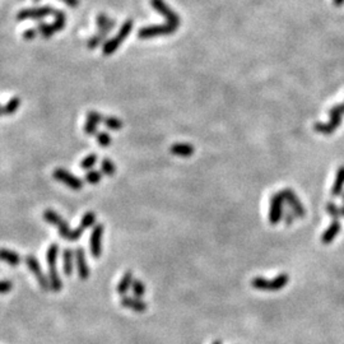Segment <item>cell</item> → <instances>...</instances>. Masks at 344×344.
I'll list each match as a JSON object with an SVG mask.
<instances>
[{
	"label": "cell",
	"instance_id": "1",
	"mask_svg": "<svg viewBox=\"0 0 344 344\" xmlns=\"http://www.w3.org/2000/svg\"><path fill=\"white\" fill-rule=\"evenodd\" d=\"M42 217H44V220L46 221V222L55 226V227H57L60 237H62L64 240H68V241L79 240V238L82 237L83 232L86 231V229H84L80 225L78 229H71L70 227H69L68 223L64 221V218H62L60 214H57L55 211H53V209H46V211H44Z\"/></svg>",
	"mask_w": 344,
	"mask_h": 344
},
{
	"label": "cell",
	"instance_id": "2",
	"mask_svg": "<svg viewBox=\"0 0 344 344\" xmlns=\"http://www.w3.org/2000/svg\"><path fill=\"white\" fill-rule=\"evenodd\" d=\"M60 247L57 243H51L46 251V261L49 265V281L54 292H60L62 288V281L57 272V258H59Z\"/></svg>",
	"mask_w": 344,
	"mask_h": 344
},
{
	"label": "cell",
	"instance_id": "3",
	"mask_svg": "<svg viewBox=\"0 0 344 344\" xmlns=\"http://www.w3.org/2000/svg\"><path fill=\"white\" fill-rule=\"evenodd\" d=\"M289 282V276L286 273H281L273 279H267L263 277H256L251 281V287L258 289V291L276 292L281 291Z\"/></svg>",
	"mask_w": 344,
	"mask_h": 344
},
{
	"label": "cell",
	"instance_id": "4",
	"mask_svg": "<svg viewBox=\"0 0 344 344\" xmlns=\"http://www.w3.org/2000/svg\"><path fill=\"white\" fill-rule=\"evenodd\" d=\"M133 26H134L133 19H126V21L122 23V26L120 27L117 35H115L113 39L107 40V41L105 42L104 49H102V54L106 55V57L113 55V54L120 48V45L125 41V39L130 35L131 31H133Z\"/></svg>",
	"mask_w": 344,
	"mask_h": 344
},
{
	"label": "cell",
	"instance_id": "5",
	"mask_svg": "<svg viewBox=\"0 0 344 344\" xmlns=\"http://www.w3.org/2000/svg\"><path fill=\"white\" fill-rule=\"evenodd\" d=\"M330 115V121L328 124H323V122H316L314 125L315 131L318 133L325 134V135H330L334 131L337 130L339 125L342 124V117L344 115V104L343 105H337V106L332 107L329 111Z\"/></svg>",
	"mask_w": 344,
	"mask_h": 344
},
{
	"label": "cell",
	"instance_id": "6",
	"mask_svg": "<svg viewBox=\"0 0 344 344\" xmlns=\"http://www.w3.org/2000/svg\"><path fill=\"white\" fill-rule=\"evenodd\" d=\"M24 263H26V265L28 267V269L32 272L35 278L37 279V282H39L41 289H44V291H49V289H51L49 277H46V274L42 272V268L41 265H40L39 259L36 258L35 255L28 254V255L24 256Z\"/></svg>",
	"mask_w": 344,
	"mask_h": 344
},
{
	"label": "cell",
	"instance_id": "7",
	"mask_svg": "<svg viewBox=\"0 0 344 344\" xmlns=\"http://www.w3.org/2000/svg\"><path fill=\"white\" fill-rule=\"evenodd\" d=\"M177 27L172 26V24H153V26L143 27L138 31V37L140 40H148L157 37V36H167L175 33Z\"/></svg>",
	"mask_w": 344,
	"mask_h": 344
},
{
	"label": "cell",
	"instance_id": "8",
	"mask_svg": "<svg viewBox=\"0 0 344 344\" xmlns=\"http://www.w3.org/2000/svg\"><path fill=\"white\" fill-rule=\"evenodd\" d=\"M285 199H283L282 193L274 194L270 198V207H269V222L270 225H278L281 220L283 218L285 213Z\"/></svg>",
	"mask_w": 344,
	"mask_h": 344
},
{
	"label": "cell",
	"instance_id": "9",
	"mask_svg": "<svg viewBox=\"0 0 344 344\" xmlns=\"http://www.w3.org/2000/svg\"><path fill=\"white\" fill-rule=\"evenodd\" d=\"M55 9L51 5L39 6V8H28L22 9L17 14L18 21H26V19H33V21H40L42 18L48 17V15L54 14Z\"/></svg>",
	"mask_w": 344,
	"mask_h": 344
},
{
	"label": "cell",
	"instance_id": "10",
	"mask_svg": "<svg viewBox=\"0 0 344 344\" xmlns=\"http://www.w3.org/2000/svg\"><path fill=\"white\" fill-rule=\"evenodd\" d=\"M53 176L55 180L60 181L61 184L66 185V186L73 190H80L83 187L84 181L82 178L77 177V176H74L64 169H55L53 172Z\"/></svg>",
	"mask_w": 344,
	"mask_h": 344
},
{
	"label": "cell",
	"instance_id": "11",
	"mask_svg": "<svg viewBox=\"0 0 344 344\" xmlns=\"http://www.w3.org/2000/svg\"><path fill=\"white\" fill-rule=\"evenodd\" d=\"M105 227L104 225L98 223L93 227V231L89 237V249H91V255L95 259L101 258L102 255V237H104Z\"/></svg>",
	"mask_w": 344,
	"mask_h": 344
},
{
	"label": "cell",
	"instance_id": "12",
	"mask_svg": "<svg viewBox=\"0 0 344 344\" xmlns=\"http://www.w3.org/2000/svg\"><path fill=\"white\" fill-rule=\"evenodd\" d=\"M151 4L153 6L156 12H158L160 14H162L165 17V19L167 21V23L172 24V26L178 27L181 24L180 15L176 14L164 0H151Z\"/></svg>",
	"mask_w": 344,
	"mask_h": 344
},
{
	"label": "cell",
	"instance_id": "13",
	"mask_svg": "<svg viewBox=\"0 0 344 344\" xmlns=\"http://www.w3.org/2000/svg\"><path fill=\"white\" fill-rule=\"evenodd\" d=\"M283 195L285 202L287 203L289 209L296 214V217L298 218H303L306 216V209L302 205V203L300 202V199L297 198V195L294 194V191L292 189H285L281 191Z\"/></svg>",
	"mask_w": 344,
	"mask_h": 344
},
{
	"label": "cell",
	"instance_id": "14",
	"mask_svg": "<svg viewBox=\"0 0 344 344\" xmlns=\"http://www.w3.org/2000/svg\"><path fill=\"white\" fill-rule=\"evenodd\" d=\"M75 254V264H77V273L82 281H87L91 276V269H89L88 261H87L86 251L83 247H77L74 250Z\"/></svg>",
	"mask_w": 344,
	"mask_h": 344
},
{
	"label": "cell",
	"instance_id": "15",
	"mask_svg": "<svg viewBox=\"0 0 344 344\" xmlns=\"http://www.w3.org/2000/svg\"><path fill=\"white\" fill-rule=\"evenodd\" d=\"M104 122V116L97 111H89L87 114V120L84 124V133L87 135H96L98 133V125Z\"/></svg>",
	"mask_w": 344,
	"mask_h": 344
},
{
	"label": "cell",
	"instance_id": "16",
	"mask_svg": "<svg viewBox=\"0 0 344 344\" xmlns=\"http://www.w3.org/2000/svg\"><path fill=\"white\" fill-rule=\"evenodd\" d=\"M124 307L126 309H130L135 312H144L148 309V305H147L142 298H138V297H129V296H121V300H120Z\"/></svg>",
	"mask_w": 344,
	"mask_h": 344
},
{
	"label": "cell",
	"instance_id": "17",
	"mask_svg": "<svg viewBox=\"0 0 344 344\" xmlns=\"http://www.w3.org/2000/svg\"><path fill=\"white\" fill-rule=\"evenodd\" d=\"M74 250L70 249V247H66L62 251V270H64L65 277H71V274H73V270H74Z\"/></svg>",
	"mask_w": 344,
	"mask_h": 344
},
{
	"label": "cell",
	"instance_id": "18",
	"mask_svg": "<svg viewBox=\"0 0 344 344\" xmlns=\"http://www.w3.org/2000/svg\"><path fill=\"white\" fill-rule=\"evenodd\" d=\"M341 229L342 225L341 222H339V220H333V222L330 223L329 227L325 229V232H324L323 236H321V242H323L324 245L332 243L333 241H334V238L338 236L339 232H341Z\"/></svg>",
	"mask_w": 344,
	"mask_h": 344
},
{
	"label": "cell",
	"instance_id": "19",
	"mask_svg": "<svg viewBox=\"0 0 344 344\" xmlns=\"http://www.w3.org/2000/svg\"><path fill=\"white\" fill-rule=\"evenodd\" d=\"M96 22H97L98 26V32H104L106 33V35H110L111 31H113L116 26L115 21L111 19L109 15L104 14V13H101V14H98L97 17H96Z\"/></svg>",
	"mask_w": 344,
	"mask_h": 344
},
{
	"label": "cell",
	"instance_id": "20",
	"mask_svg": "<svg viewBox=\"0 0 344 344\" xmlns=\"http://www.w3.org/2000/svg\"><path fill=\"white\" fill-rule=\"evenodd\" d=\"M0 260L9 264L10 267H18L22 263L21 255L9 249H0Z\"/></svg>",
	"mask_w": 344,
	"mask_h": 344
},
{
	"label": "cell",
	"instance_id": "21",
	"mask_svg": "<svg viewBox=\"0 0 344 344\" xmlns=\"http://www.w3.org/2000/svg\"><path fill=\"white\" fill-rule=\"evenodd\" d=\"M170 152L172 155L178 156V157H191L195 152V148L191 144H186V143H176L171 147Z\"/></svg>",
	"mask_w": 344,
	"mask_h": 344
},
{
	"label": "cell",
	"instance_id": "22",
	"mask_svg": "<svg viewBox=\"0 0 344 344\" xmlns=\"http://www.w3.org/2000/svg\"><path fill=\"white\" fill-rule=\"evenodd\" d=\"M134 282L133 278V272L131 270H126L122 276V278L120 279V282L117 283V287H116V292L121 296H125V293L131 288V285Z\"/></svg>",
	"mask_w": 344,
	"mask_h": 344
},
{
	"label": "cell",
	"instance_id": "23",
	"mask_svg": "<svg viewBox=\"0 0 344 344\" xmlns=\"http://www.w3.org/2000/svg\"><path fill=\"white\" fill-rule=\"evenodd\" d=\"M343 189H344V166H341L338 169V172H337L336 182H334V185H333L332 196L337 198V196L342 195Z\"/></svg>",
	"mask_w": 344,
	"mask_h": 344
},
{
	"label": "cell",
	"instance_id": "24",
	"mask_svg": "<svg viewBox=\"0 0 344 344\" xmlns=\"http://www.w3.org/2000/svg\"><path fill=\"white\" fill-rule=\"evenodd\" d=\"M21 106V98L19 97H13L10 98L8 101V104L5 106L1 107V113H0V116L1 115H12L14 114L15 111L19 109Z\"/></svg>",
	"mask_w": 344,
	"mask_h": 344
},
{
	"label": "cell",
	"instance_id": "25",
	"mask_svg": "<svg viewBox=\"0 0 344 344\" xmlns=\"http://www.w3.org/2000/svg\"><path fill=\"white\" fill-rule=\"evenodd\" d=\"M54 22H53V28L55 32H60V31L64 30L66 22V15L65 13L61 12V10H55L54 12Z\"/></svg>",
	"mask_w": 344,
	"mask_h": 344
},
{
	"label": "cell",
	"instance_id": "26",
	"mask_svg": "<svg viewBox=\"0 0 344 344\" xmlns=\"http://www.w3.org/2000/svg\"><path fill=\"white\" fill-rule=\"evenodd\" d=\"M107 36L109 35H106V33L104 32H97L96 35H93L92 37L88 40L87 46H88V49L93 50V49H96L97 46H100V45L105 44V42L107 41Z\"/></svg>",
	"mask_w": 344,
	"mask_h": 344
},
{
	"label": "cell",
	"instance_id": "27",
	"mask_svg": "<svg viewBox=\"0 0 344 344\" xmlns=\"http://www.w3.org/2000/svg\"><path fill=\"white\" fill-rule=\"evenodd\" d=\"M104 124L105 126L110 129V130H120V129L124 126V122L120 119H117V117H114V116L104 117Z\"/></svg>",
	"mask_w": 344,
	"mask_h": 344
},
{
	"label": "cell",
	"instance_id": "28",
	"mask_svg": "<svg viewBox=\"0 0 344 344\" xmlns=\"http://www.w3.org/2000/svg\"><path fill=\"white\" fill-rule=\"evenodd\" d=\"M101 172L107 176H114L116 172V167L110 158H104L101 162Z\"/></svg>",
	"mask_w": 344,
	"mask_h": 344
},
{
	"label": "cell",
	"instance_id": "29",
	"mask_svg": "<svg viewBox=\"0 0 344 344\" xmlns=\"http://www.w3.org/2000/svg\"><path fill=\"white\" fill-rule=\"evenodd\" d=\"M37 30H39V33L40 35L44 37V39H50L51 36L55 33V31H54V28H53V24H48V23H45V22H40L39 23V26L36 27Z\"/></svg>",
	"mask_w": 344,
	"mask_h": 344
},
{
	"label": "cell",
	"instance_id": "30",
	"mask_svg": "<svg viewBox=\"0 0 344 344\" xmlns=\"http://www.w3.org/2000/svg\"><path fill=\"white\" fill-rule=\"evenodd\" d=\"M131 291H133L134 297L142 298L144 296V293H146V286H144V283L140 279H134L133 285H131Z\"/></svg>",
	"mask_w": 344,
	"mask_h": 344
},
{
	"label": "cell",
	"instance_id": "31",
	"mask_svg": "<svg viewBox=\"0 0 344 344\" xmlns=\"http://www.w3.org/2000/svg\"><path fill=\"white\" fill-rule=\"evenodd\" d=\"M95 223H96V214L93 213V212H87V213L82 217V221H80V226H82L84 229H91Z\"/></svg>",
	"mask_w": 344,
	"mask_h": 344
},
{
	"label": "cell",
	"instance_id": "32",
	"mask_svg": "<svg viewBox=\"0 0 344 344\" xmlns=\"http://www.w3.org/2000/svg\"><path fill=\"white\" fill-rule=\"evenodd\" d=\"M96 139H97V143L101 147H109L111 146L113 143V139H111V135L107 131H98L96 134Z\"/></svg>",
	"mask_w": 344,
	"mask_h": 344
},
{
	"label": "cell",
	"instance_id": "33",
	"mask_svg": "<svg viewBox=\"0 0 344 344\" xmlns=\"http://www.w3.org/2000/svg\"><path fill=\"white\" fill-rule=\"evenodd\" d=\"M102 178V172L101 171H96V170H92V171H88L84 176V180L88 182V184L96 185L98 184Z\"/></svg>",
	"mask_w": 344,
	"mask_h": 344
},
{
	"label": "cell",
	"instance_id": "34",
	"mask_svg": "<svg viewBox=\"0 0 344 344\" xmlns=\"http://www.w3.org/2000/svg\"><path fill=\"white\" fill-rule=\"evenodd\" d=\"M97 155H89L86 158H83V161L80 162V167L83 170H89L92 169L96 164H97Z\"/></svg>",
	"mask_w": 344,
	"mask_h": 344
},
{
	"label": "cell",
	"instance_id": "35",
	"mask_svg": "<svg viewBox=\"0 0 344 344\" xmlns=\"http://www.w3.org/2000/svg\"><path fill=\"white\" fill-rule=\"evenodd\" d=\"M327 212H328V214L332 217L333 220H339V217H341V208L337 207L336 203H333V202L328 203Z\"/></svg>",
	"mask_w": 344,
	"mask_h": 344
},
{
	"label": "cell",
	"instance_id": "36",
	"mask_svg": "<svg viewBox=\"0 0 344 344\" xmlns=\"http://www.w3.org/2000/svg\"><path fill=\"white\" fill-rule=\"evenodd\" d=\"M294 217H296V214H294L293 212L291 211V209H285V213H283V220H285L286 226H292Z\"/></svg>",
	"mask_w": 344,
	"mask_h": 344
},
{
	"label": "cell",
	"instance_id": "37",
	"mask_svg": "<svg viewBox=\"0 0 344 344\" xmlns=\"http://www.w3.org/2000/svg\"><path fill=\"white\" fill-rule=\"evenodd\" d=\"M13 289V283L10 281H0V293L5 294Z\"/></svg>",
	"mask_w": 344,
	"mask_h": 344
},
{
	"label": "cell",
	"instance_id": "38",
	"mask_svg": "<svg viewBox=\"0 0 344 344\" xmlns=\"http://www.w3.org/2000/svg\"><path fill=\"white\" fill-rule=\"evenodd\" d=\"M39 35V30L37 28H30L23 32V39L27 40V41H32V40L36 39V36Z\"/></svg>",
	"mask_w": 344,
	"mask_h": 344
},
{
	"label": "cell",
	"instance_id": "39",
	"mask_svg": "<svg viewBox=\"0 0 344 344\" xmlns=\"http://www.w3.org/2000/svg\"><path fill=\"white\" fill-rule=\"evenodd\" d=\"M62 3H65L66 5L71 6V8H77L80 4V0H61Z\"/></svg>",
	"mask_w": 344,
	"mask_h": 344
},
{
	"label": "cell",
	"instance_id": "40",
	"mask_svg": "<svg viewBox=\"0 0 344 344\" xmlns=\"http://www.w3.org/2000/svg\"><path fill=\"white\" fill-rule=\"evenodd\" d=\"M333 1H334V4H336L337 6L344 5V0H333Z\"/></svg>",
	"mask_w": 344,
	"mask_h": 344
},
{
	"label": "cell",
	"instance_id": "41",
	"mask_svg": "<svg viewBox=\"0 0 344 344\" xmlns=\"http://www.w3.org/2000/svg\"><path fill=\"white\" fill-rule=\"evenodd\" d=\"M341 216H343V217H344V205L341 208Z\"/></svg>",
	"mask_w": 344,
	"mask_h": 344
},
{
	"label": "cell",
	"instance_id": "42",
	"mask_svg": "<svg viewBox=\"0 0 344 344\" xmlns=\"http://www.w3.org/2000/svg\"><path fill=\"white\" fill-rule=\"evenodd\" d=\"M212 344H222V341H214Z\"/></svg>",
	"mask_w": 344,
	"mask_h": 344
},
{
	"label": "cell",
	"instance_id": "43",
	"mask_svg": "<svg viewBox=\"0 0 344 344\" xmlns=\"http://www.w3.org/2000/svg\"><path fill=\"white\" fill-rule=\"evenodd\" d=\"M0 113H1V106H0Z\"/></svg>",
	"mask_w": 344,
	"mask_h": 344
},
{
	"label": "cell",
	"instance_id": "44",
	"mask_svg": "<svg viewBox=\"0 0 344 344\" xmlns=\"http://www.w3.org/2000/svg\"><path fill=\"white\" fill-rule=\"evenodd\" d=\"M35 1H40V0H35Z\"/></svg>",
	"mask_w": 344,
	"mask_h": 344
},
{
	"label": "cell",
	"instance_id": "45",
	"mask_svg": "<svg viewBox=\"0 0 344 344\" xmlns=\"http://www.w3.org/2000/svg\"><path fill=\"white\" fill-rule=\"evenodd\" d=\"M343 199H344V194H343Z\"/></svg>",
	"mask_w": 344,
	"mask_h": 344
}]
</instances>
